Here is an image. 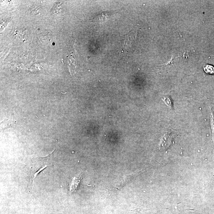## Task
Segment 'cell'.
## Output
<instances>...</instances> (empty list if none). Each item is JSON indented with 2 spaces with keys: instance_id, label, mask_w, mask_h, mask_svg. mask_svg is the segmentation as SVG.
Here are the masks:
<instances>
[{
  "instance_id": "8",
  "label": "cell",
  "mask_w": 214,
  "mask_h": 214,
  "mask_svg": "<svg viewBox=\"0 0 214 214\" xmlns=\"http://www.w3.org/2000/svg\"><path fill=\"white\" fill-rule=\"evenodd\" d=\"M211 115H212V116H211V118H212V119H211V121H212V128H213V129H213V133L214 138V113L213 112V111H211Z\"/></svg>"
},
{
  "instance_id": "2",
  "label": "cell",
  "mask_w": 214,
  "mask_h": 214,
  "mask_svg": "<svg viewBox=\"0 0 214 214\" xmlns=\"http://www.w3.org/2000/svg\"><path fill=\"white\" fill-rule=\"evenodd\" d=\"M175 134L171 132H167L161 139L160 145V148H163L167 150L173 143L174 137Z\"/></svg>"
},
{
  "instance_id": "6",
  "label": "cell",
  "mask_w": 214,
  "mask_h": 214,
  "mask_svg": "<svg viewBox=\"0 0 214 214\" xmlns=\"http://www.w3.org/2000/svg\"><path fill=\"white\" fill-rule=\"evenodd\" d=\"M14 121L12 120L9 119L7 121H5L4 122H2L1 123V126L2 129H6L7 128L11 127L12 126L14 125Z\"/></svg>"
},
{
  "instance_id": "7",
  "label": "cell",
  "mask_w": 214,
  "mask_h": 214,
  "mask_svg": "<svg viewBox=\"0 0 214 214\" xmlns=\"http://www.w3.org/2000/svg\"><path fill=\"white\" fill-rule=\"evenodd\" d=\"M148 210V209H147V208H142L133 207L130 211L138 212V213L141 214H145V211Z\"/></svg>"
},
{
  "instance_id": "1",
  "label": "cell",
  "mask_w": 214,
  "mask_h": 214,
  "mask_svg": "<svg viewBox=\"0 0 214 214\" xmlns=\"http://www.w3.org/2000/svg\"><path fill=\"white\" fill-rule=\"evenodd\" d=\"M49 159L45 157L33 160L29 168V182L28 187L31 190L33 188L35 179L38 175L45 168L51 165Z\"/></svg>"
},
{
  "instance_id": "5",
  "label": "cell",
  "mask_w": 214,
  "mask_h": 214,
  "mask_svg": "<svg viewBox=\"0 0 214 214\" xmlns=\"http://www.w3.org/2000/svg\"><path fill=\"white\" fill-rule=\"evenodd\" d=\"M162 99L167 106L172 110H173V101L171 96L168 95H164L162 97Z\"/></svg>"
},
{
  "instance_id": "3",
  "label": "cell",
  "mask_w": 214,
  "mask_h": 214,
  "mask_svg": "<svg viewBox=\"0 0 214 214\" xmlns=\"http://www.w3.org/2000/svg\"><path fill=\"white\" fill-rule=\"evenodd\" d=\"M115 12H103L95 16V17L92 18V21L94 22H100V21H103L106 20L107 18V17H109L110 16L112 15Z\"/></svg>"
},
{
  "instance_id": "4",
  "label": "cell",
  "mask_w": 214,
  "mask_h": 214,
  "mask_svg": "<svg viewBox=\"0 0 214 214\" xmlns=\"http://www.w3.org/2000/svg\"><path fill=\"white\" fill-rule=\"evenodd\" d=\"M80 177L79 176L74 177L71 179L69 184L70 191L71 192H73L77 188L80 182Z\"/></svg>"
}]
</instances>
